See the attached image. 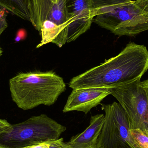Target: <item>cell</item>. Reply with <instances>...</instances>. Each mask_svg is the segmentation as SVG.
Wrapping results in <instances>:
<instances>
[{"label": "cell", "mask_w": 148, "mask_h": 148, "mask_svg": "<svg viewBox=\"0 0 148 148\" xmlns=\"http://www.w3.org/2000/svg\"><path fill=\"white\" fill-rule=\"evenodd\" d=\"M148 69V50L143 45L130 42L116 56L73 77V89L113 88L141 79Z\"/></svg>", "instance_id": "6da1fadb"}, {"label": "cell", "mask_w": 148, "mask_h": 148, "mask_svg": "<svg viewBox=\"0 0 148 148\" xmlns=\"http://www.w3.org/2000/svg\"><path fill=\"white\" fill-rule=\"evenodd\" d=\"M9 84L12 100L24 110L51 106L66 90L63 78L53 72L20 73L10 79Z\"/></svg>", "instance_id": "7a4b0ae2"}, {"label": "cell", "mask_w": 148, "mask_h": 148, "mask_svg": "<svg viewBox=\"0 0 148 148\" xmlns=\"http://www.w3.org/2000/svg\"><path fill=\"white\" fill-rule=\"evenodd\" d=\"M93 22L118 36L148 30V16L134 0H92Z\"/></svg>", "instance_id": "3957f363"}, {"label": "cell", "mask_w": 148, "mask_h": 148, "mask_svg": "<svg viewBox=\"0 0 148 148\" xmlns=\"http://www.w3.org/2000/svg\"><path fill=\"white\" fill-rule=\"evenodd\" d=\"M66 127L45 114L35 116L12 125L9 133L0 135V144L8 148H20L58 140Z\"/></svg>", "instance_id": "277c9868"}, {"label": "cell", "mask_w": 148, "mask_h": 148, "mask_svg": "<svg viewBox=\"0 0 148 148\" xmlns=\"http://www.w3.org/2000/svg\"><path fill=\"white\" fill-rule=\"evenodd\" d=\"M104 122L96 148H136L127 114L119 103L102 104Z\"/></svg>", "instance_id": "5b68a950"}, {"label": "cell", "mask_w": 148, "mask_h": 148, "mask_svg": "<svg viewBox=\"0 0 148 148\" xmlns=\"http://www.w3.org/2000/svg\"><path fill=\"white\" fill-rule=\"evenodd\" d=\"M141 79L111 89L127 114L130 130L148 131V97Z\"/></svg>", "instance_id": "8992f818"}, {"label": "cell", "mask_w": 148, "mask_h": 148, "mask_svg": "<svg viewBox=\"0 0 148 148\" xmlns=\"http://www.w3.org/2000/svg\"><path fill=\"white\" fill-rule=\"evenodd\" d=\"M69 21L67 42L75 40L88 31L93 22L92 0H66Z\"/></svg>", "instance_id": "52a82bcc"}, {"label": "cell", "mask_w": 148, "mask_h": 148, "mask_svg": "<svg viewBox=\"0 0 148 148\" xmlns=\"http://www.w3.org/2000/svg\"><path fill=\"white\" fill-rule=\"evenodd\" d=\"M111 89L107 88L73 89L68 98L63 112L77 111L86 114L91 109L100 104L106 97L111 95Z\"/></svg>", "instance_id": "ba28073f"}, {"label": "cell", "mask_w": 148, "mask_h": 148, "mask_svg": "<svg viewBox=\"0 0 148 148\" xmlns=\"http://www.w3.org/2000/svg\"><path fill=\"white\" fill-rule=\"evenodd\" d=\"M104 115L90 117L88 127L82 133L73 136L67 142L70 148H96L97 140L104 122Z\"/></svg>", "instance_id": "9c48e42d"}, {"label": "cell", "mask_w": 148, "mask_h": 148, "mask_svg": "<svg viewBox=\"0 0 148 148\" xmlns=\"http://www.w3.org/2000/svg\"><path fill=\"white\" fill-rule=\"evenodd\" d=\"M0 8L23 20L32 22L33 0H0Z\"/></svg>", "instance_id": "30bf717a"}, {"label": "cell", "mask_w": 148, "mask_h": 148, "mask_svg": "<svg viewBox=\"0 0 148 148\" xmlns=\"http://www.w3.org/2000/svg\"><path fill=\"white\" fill-rule=\"evenodd\" d=\"M136 148H148V131L140 129L130 130Z\"/></svg>", "instance_id": "8fae6325"}, {"label": "cell", "mask_w": 148, "mask_h": 148, "mask_svg": "<svg viewBox=\"0 0 148 148\" xmlns=\"http://www.w3.org/2000/svg\"><path fill=\"white\" fill-rule=\"evenodd\" d=\"M6 10L0 8V36L8 27Z\"/></svg>", "instance_id": "7c38bea8"}, {"label": "cell", "mask_w": 148, "mask_h": 148, "mask_svg": "<svg viewBox=\"0 0 148 148\" xmlns=\"http://www.w3.org/2000/svg\"><path fill=\"white\" fill-rule=\"evenodd\" d=\"M48 143L49 144V148H70L67 142L65 143L62 138H59Z\"/></svg>", "instance_id": "4fadbf2b"}, {"label": "cell", "mask_w": 148, "mask_h": 148, "mask_svg": "<svg viewBox=\"0 0 148 148\" xmlns=\"http://www.w3.org/2000/svg\"><path fill=\"white\" fill-rule=\"evenodd\" d=\"M12 130V125L6 120L0 119V135L9 133Z\"/></svg>", "instance_id": "5bb4252c"}, {"label": "cell", "mask_w": 148, "mask_h": 148, "mask_svg": "<svg viewBox=\"0 0 148 148\" xmlns=\"http://www.w3.org/2000/svg\"><path fill=\"white\" fill-rule=\"evenodd\" d=\"M135 2L144 14L148 16V0H136Z\"/></svg>", "instance_id": "9a60e30c"}, {"label": "cell", "mask_w": 148, "mask_h": 148, "mask_svg": "<svg viewBox=\"0 0 148 148\" xmlns=\"http://www.w3.org/2000/svg\"><path fill=\"white\" fill-rule=\"evenodd\" d=\"M26 36V32L24 29H21L17 32L16 37L15 41L16 42L20 41L22 39H24Z\"/></svg>", "instance_id": "2e32d148"}, {"label": "cell", "mask_w": 148, "mask_h": 148, "mask_svg": "<svg viewBox=\"0 0 148 148\" xmlns=\"http://www.w3.org/2000/svg\"><path fill=\"white\" fill-rule=\"evenodd\" d=\"M49 144L47 143H41L37 145H32V146H27L24 147L20 148H49Z\"/></svg>", "instance_id": "e0dca14e"}, {"label": "cell", "mask_w": 148, "mask_h": 148, "mask_svg": "<svg viewBox=\"0 0 148 148\" xmlns=\"http://www.w3.org/2000/svg\"><path fill=\"white\" fill-rule=\"evenodd\" d=\"M142 83L143 87L145 88V90H146V91H147L148 97V79L143 81V82H142Z\"/></svg>", "instance_id": "ac0fdd59"}, {"label": "cell", "mask_w": 148, "mask_h": 148, "mask_svg": "<svg viewBox=\"0 0 148 148\" xmlns=\"http://www.w3.org/2000/svg\"><path fill=\"white\" fill-rule=\"evenodd\" d=\"M0 148H8L5 147V146L3 145H2V144H0Z\"/></svg>", "instance_id": "d6986e66"}, {"label": "cell", "mask_w": 148, "mask_h": 148, "mask_svg": "<svg viewBox=\"0 0 148 148\" xmlns=\"http://www.w3.org/2000/svg\"><path fill=\"white\" fill-rule=\"evenodd\" d=\"M3 51L2 50V49H1V48H0V57H1V56L2 55Z\"/></svg>", "instance_id": "ffe728a7"}, {"label": "cell", "mask_w": 148, "mask_h": 148, "mask_svg": "<svg viewBox=\"0 0 148 148\" xmlns=\"http://www.w3.org/2000/svg\"><path fill=\"white\" fill-rule=\"evenodd\" d=\"M50 1H52L55 2H56L58 1L59 0H50Z\"/></svg>", "instance_id": "44dd1931"}]
</instances>
